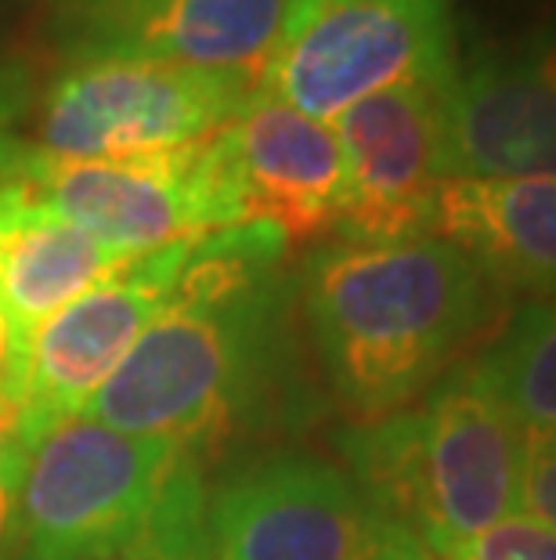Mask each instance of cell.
Instances as JSON below:
<instances>
[{
	"instance_id": "6da1fadb",
	"label": "cell",
	"mask_w": 556,
	"mask_h": 560,
	"mask_svg": "<svg viewBox=\"0 0 556 560\" xmlns=\"http://www.w3.org/2000/svg\"><path fill=\"white\" fill-rule=\"evenodd\" d=\"M286 235L264 221L199 235L167 307L80 416L199 459L257 431L286 387Z\"/></svg>"
},
{
	"instance_id": "7a4b0ae2",
	"label": "cell",
	"mask_w": 556,
	"mask_h": 560,
	"mask_svg": "<svg viewBox=\"0 0 556 560\" xmlns=\"http://www.w3.org/2000/svg\"><path fill=\"white\" fill-rule=\"evenodd\" d=\"M297 290L318 365L362 420L427 395L492 318V279L437 235L329 243L304 260Z\"/></svg>"
},
{
	"instance_id": "3957f363",
	"label": "cell",
	"mask_w": 556,
	"mask_h": 560,
	"mask_svg": "<svg viewBox=\"0 0 556 560\" xmlns=\"http://www.w3.org/2000/svg\"><path fill=\"white\" fill-rule=\"evenodd\" d=\"M203 459L87 416L26 448L8 560H206Z\"/></svg>"
},
{
	"instance_id": "277c9868",
	"label": "cell",
	"mask_w": 556,
	"mask_h": 560,
	"mask_svg": "<svg viewBox=\"0 0 556 560\" xmlns=\"http://www.w3.org/2000/svg\"><path fill=\"white\" fill-rule=\"evenodd\" d=\"M340 452L362 492L437 560L524 510L528 434L470 362L448 369L416 409L343 431Z\"/></svg>"
},
{
	"instance_id": "5b68a950",
	"label": "cell",
	"mask_w": 556,
	"mask_h": 560,
	"mask_svg": "<svg viewBox=\"0 0 556 560\" xmlns=\"http://www.w3.org/2000/svg\"><path fill=\"white\" fill-rule=\"evenodd\" d=\"M8 182L33 207L127 257L250 224L228 127L192 145L123 160H51L19 149Z\"/></svg>"
},
{
	"instance_id": "8992f818",
	"label": "cell",
	"mask_w": 556,
	"mask_h": 560,
	"mask_svg": "<svg viewBox=\"0 0 556 560\" xmlns=\"http://www.w3.org/2000/svg\"><path fill=\"white\" fill-rule=\"evenodd\" d=\"M257 94L253 77L167 62H62L33 102L26 152L51 160H123L217 135Z\"/></svg>"
},
{
	"instance_id": "52a82bcc",
	"label": "cell",
	"mask_w": 556,
	"mask_h": 560,
	"mask_svg": "<svg viewBox=\"0 0 556 560\" xmlns=\"http://www.w3.org/2000/svg\"><path fill=\"white\" fill-rule=\"evenodd\" d=\"M452 69V0H289L257 91L326 124Z\"/></svg>"
},
{
	"instance_id": "ba28073f",
	"label": "cell",
	"mask_w": 556,
	"mask_h": 560,
	"mask_svg": "<svg viewBox=\"0 0 556 560\" xmlns=\"http://www.w3.org/2000/svg\"><path fill=\"white\" fill-rule=\"evenodd\" d=\"M206 560H437L333 463L279 452L210 485Z\"/></svg>"
},
{
	"instance_id": "9c48e42d",
	"label": "cell",
	"mask_w": 556,
	"mask_h": 560,
	"mask_svg": "<svg viewBox=\"0 0 556 560\" xmlns=\"http://www.w3.org/2000/svg\"><path fill=\"white\" fill-rule=\"evenodd\" d=\"M452 73L380 91L333 120L347 166L340 243H405L434 235L437 196L456 182L448 138Z\"/></svg>"
},
{
	"instance_id": "30bf717a",
	"label": "cell",
	"mask_w": 556,
	"mask_h": 560,
	"mask_svg": "<svg viewBox=\"0 0 556 560\" xmlns=\"http://www.w3.org/2000/svg\"><path fill=\"white\" fill-rule=\"evenodd\" d=\"M192 243L185 240L130 257L37 329L11 395L26 448L51 427L87 409L149 322L167 307Z\"/></svg>"
},
{
	"instance_id": "8fae6325",
	"label": "cell",
	"mask_w": 556,
	"mask_h": 560,
	"mask_svg": "<svg viewBox=\"0 0 556 560\" xmlns=\"http://www.w3.org/2000/svg\"><path fill=\"white\" fill-rule=\"evenodd\" d=\"M289 0H51L62 62L130 58L260 83Z\"/></svg>"
},
{
	"instance_id": "7c38bea8",
	"label": "cell",
	"mask_w": 556,
	"mask_h": 560,
	"mask_svg": "<svg viewBox=\"0 0 556 560\" xmlns=\"http://www.w3.org/2000/svg\"><path fill=\"white\" fill-rule=\"evenodd\" d=\"M448 138L456 177H556V26L456 66Z\"/></svg>"
},
{
	"instance_id": "4fadbf2b",
	"label": "cell",
	"mask_w": 556,
	"mask_h": 560,
	"mask_svg": "<svg viewBox=\"0 0 556 560\" xmlns=\"http://www.w3.org/2000/svg\"><path fill=\"white\" fill-rule=\"evenodd\" d=\"M246 221H264L286 243H318L340 232L347 210V166L336 130L318 124L268 94L228 124Z\"/></svg>"
},
{
	"instance_id": "5bb4252c",
	"label": "cell",
	"mask_w": 556,
	"mask_h": 560,
	"mask_svg": "<svg viewBox=\"0 0 556 560\" xmlns=\"http://www.w3.org/2000/svg\"><path fill=\"white\" fill-rule=\"evenodd\" d=\"M434 235L492 282L556 301V177H456L437 196Z\"/></svg>"
},
{
	"instance_id": "9a60e30c",
	"label": "cell",
	"mask_w": 556,
	"mask_h": 560,
	"mask_svg": "<svg viewBox=\"0 0 556 560\" xmlns=\"http://www.w3.org/2000/svg\"><path fill=\"white\" fill-rule=\"evenodd\" d=\"M11 188V207L0 221V307L11 326V348H15V380L29 340L37 337L55 312L87 293L109 271L127 265V254L98 243L84 229L69 224ZM15 395V384H11Z\"/></svg>"
},
{
	"instance_id": "2e32d148",
	"label": "cell",
	"mask_w": 556,
	"mask_h": 560,
	"mask_svg": "<svg viewBox=\"0 0 556 560\" xmlns=\"http://www.w3.org/2000/svg\"><path fill=\"white\" fill-rule=\"evenodd\" d=\"M513 423L535 438L556 434V301H528L484 354L470 362Z\"/></svg>"
},
{
	"instance_id": "e0dca14e",
	"label": "cell",
	"mask_w": 556,
	"mask_h": 560,
	"mask_svg": "<svg viewBox=\"0 0 556 560\" xmlns=\"http://www.w3.org/2000/svg\"><path fill=\"white\" fill-rule=\"evenodd\" d=\"M448 560H556V528L517 514L477 535Z\"/></svg>"
},
{
	"instance_id": "ac0fdd59",
	"label": "cell",
	"mask_w": 556,
	"mask_h": 560,
	"mask_svg": "<svg viewBox=\"0 0 556 560\" xmlns=\"http://www.w3.org/2000/svg\"><path fill=\"white\" fill-rule=\"evenodd\" d=\"M22 463H26V441L19 431V412L15 405H0V560H8L11 550Z\"/></svg>"
},
{
	"instance_id": "d6986e66",
	"label": "cell",
	"mask_w": 556,
	"mask_h": 560,
	"mask_svg": "<svg viewBox=\"0 0 556 560\" xmlns=\"http://www.w3.org/2000/svg\"><path fill=\"white\" fill-rule=\"evenodd\" d=\"M524 510H528V517L556 528V434L528 441Z\"/></svg>"
},
{
	"instance_id": "ffe728a7",
	"label": "cell",
	"mask_w": 556,
	"mask_h": 560,
	"mask_svg": "<svg viewBox=\"0 0 556 560\" xmlns=\"http://www.w3.org/2000/svg\"><path fill=\"white\" fill-rule=\"evenodd\" d=\"M26 80L15 66H0V185L8 182L11 163H15L22 138L15 135V127L22 120V109H26Z\"/></svg>"
},
{
	"instance_id": "44dd1931",
	"label": "cell",
	"mask_w": 556,
	"mask_h": 560,
	"mask_svg": "<svg viewBox=\"0 0 556 560\" xmlns=\"http://www.w3.org/2000/svg\"><path fill=\"white\" fill-rule=\"evenodd\" d=\"M11 384H15V348H11V326L0 307V405H11Z\"/></svg>"
},
{
	"instance_id": "7402d4cb",
	"label": "cell",
	"mask_w": 556,
	"mask_h": 560,
	"mask_svg": "<svg viewBox=\"0 0 556 560\" xmlns=\"http://www.w3.org/2000/svg\"><path fill=\"white\" fill-rule=\"evenodd\" d=\"M8 207H11V188H8V185H0V221H4Z\"/></svg>"
},
{
	"instance_id": "603a6c76",
	"label": "cell",
	"mask_w": 556,
	"mask_h": 560,
	"mask_svg": "<svg viewBox=\"0 0 556 560\" xmlns=\"http://www.w3.org/2000/svg\"><path fill=\"white\" fill-rule=\"evenodd\" d=\"M0 4H4V0H0Z\"/></svg>"
}]
</instances>
